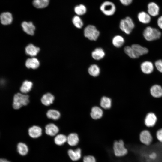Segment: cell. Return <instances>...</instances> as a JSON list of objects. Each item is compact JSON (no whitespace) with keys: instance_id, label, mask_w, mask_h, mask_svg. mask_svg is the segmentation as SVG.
<instances>
[{"instance_id":"8992f818","label":"cell","mask_w":162,"mask_h":162,"mask_svg":"<svg viewBox=\"0 0 162 162\" xmlns=\"http://www.w3.org/2000/svg\"><path fill=\"white\" fill-rule=\"evenodd\" d=\"M100 9L105 15L111 16L115 13L116 8L114 3L111 1H107L104 2L101 4Z\"/></svg>"},{"instance_id":"5bb4252c","label":"cell","mask_w":162,"mask_h":162,"mask_svg":"<svg viewBox=\"0 0 162 162\" xmlns=\"http://www.w3.org/2000/svg\"><path fill=\"white\" fill-rule=\"evenodd\" d=\"M29 136L34 138H37L40 136L42 134V130L39 127L33 126L30 128L28 130Z\"/></svg>"},{"instance_id":"3957f363","label":"cell","mask_w":162,"mask_h":162,"mask_svg":"<svg viewBox=\"0 0 162 162\" xmlns=\"http://www.w3.org/2000/svg\"><path fill=\"white\" fill-rule=\"evenodd\" d=\"M113 148L115 155L118 157H124L128 153V150L125 146L124 141L122 139L114 142Z\"/></svg>"},{"instance_id":"4316f807","label":"cell","mask_w":162,"mask_h":162,"mask_svg":"<svg viewBox=\"0 0 162 162\" xmlns=\"http://www.w3.org/2000/svg\"><path fill=\"white\" fill-rule=\"evenodd\" d=\"M124 52L131 58H137L140 57V56L136 53L131 46H125L124 48Z\"/></svg>"},{"instance_id":"52a82bcc","label":"cell","mask_w":162,"mask_h":162,"mask_svg":"<svg viewBox=\"0 0 162 162\" xmlns=\"http://www.w3.org/2000/svg\"><path fill=\"white\" fill-rule=\"evenodd\" d=\"M84 36L89 40L95 41L98 39L100 32L95 26L89 25L84 28Z\"/></svg>"},{"instance_id":"603a6c76","label":"cell","mask_w":162,"mask_h":162,"mask_svg":"<svg viewBox=\"0 0 162 162\" xmlns=\"http://www.w3.org/2000/svg\"><path fill=\"white\" fill-rule=\"evenodd\" d=\"M25 65L28 68L36 69L39 67L40 62L37 58H33L27 59Z\"/></svg>"},{"instance_id":"f546056e","label":"cell","mask_w":162,"mask_h":162,"mask_svg":"<svg viewBox=\"0 0 162 162\" xmlns=\"http://www.w3.org/2000/svg\"><path fill=\"white\" fill-rule=\"evenodd\" d=\"M33 85L32 82L30 81H24L20 88L21 92L23 93L28 92L31 89Z\"/></svg>"},{"instance_id":"f1b7e54d","label":"cell","mask_w":162,"mask_h":162,"mask_svg":"<svg viewBox=\"0 0 162 162\" xmlns=\"http://www.w3.org/2000/svg\"><path fill=\"white\" fill-rule=\"evenodd\" d=\"M100 104L101 106L104 109H110L112 105L111 100L109 97L103 96L101 99Z\"/></svg>"},{"instance_id":"e0dca14e","label":"cell","mask_w":162,"mask_h":162,"mask_svg":"<svg viewBox=\"0 0 162 162\" xmlns=\"http://www.w3.org/2000/svg\"><path fill=\"white\" fill-rule=\"evenodd\" d=\"M131 46L140 56L147 54L149 51L147 48L138 44H133Z\"/></svg>"},{"instance_id":"836d02e7","label":"cell","mask_w":162,"mask_h":162,"mask_svg":"<svg viewBox=\"0 0 162 162\" xmlns=\"http://www.w3.org/2000/svg\"><path fill=\"white\" fill-rule=\"evenodd\" d=\"M46 116L49 118L56 120L60 118V113L57 110L50 109L47 111L46 113Z\"/></svg>"},{"instance_id":"8fae6325","label":"cell","mask_w":162,"mask_h":162,"mask_svg":"<svg viewBox=\"0 0 162 162\" xmlns=\"http://www.w3.org/2000/svg\"><path fill=\"white\" fill-rule=\"evenodd\" d=\"M151 95L156 98L162 97V86L158 84H154L151 86L150 89Z\"/></svg>"},{"instance_id":"d6986e66","label":"cell","mask_w":162,"mask_h":162,"mask_svg":"<svg viewBox=\"0 0 162 162\" xmlns=\"http://www.w3.org/2000/svg\"><path fill=\"white\" fill-rule=\"evenodd\" d=\"M105 53L104 50L101 48H96L92 53V58L97 60H99L103 58L105 56Z\"/></svg>"},{"instance_id":"5b68a950","label":"cell","mask_w":162,"mask_h":162,"mask_svg":"<svg viewBox=\"0 0 162 162\" xmlns=\"http://www.w3.org/2000/svg\"><path fill=\"white\" fill-rule=\"evenodd\" d=\"M29 102L28 95L17 93L14 97L13 106L15 109H18L23 106L27 105Z\"/></svg>"},{"instance_id":"9c48e42d","label":"cell","mask_w":162,"mask_h":162,"mask_svg":"<svg viewBox=\"0 0 162 162\" xmlns=\"http://www.w3.org/2000/svg\"><path fill=\"white\" fill-rule=\"evenodd\" d=\"M140 68L142 72L146 75L151 74L153 72L154 69L152 62L148 61H145L142 63Z\"/></svg>"},{"instance_id":"6da1fadb","label":"cell","mask_w":162,"mask_h":162,"mask_svg":"<svg viewBox=\"0 0 162 162\" xmlns=\"http://www.w3.org/2000/svg\"><path fill=\"white\" fill-rule=\"evenodd\" d=\"M143 35L146 40L151 41L160 39L161 35V33L158 29L148 26L144 30Z\"/></svg>"},{"instance_id":"d590c367","label":"cell","mask_w":162,"mask_h":162,"mask_svg":"<svg viewBox=\"0 0 162 162\" xmlns=\"http://www.w3.org/2000/svg\"><path fill=\"white\" fill-rule=\"evenodd\" d=\"M154 137L159 143H162V128L156 130L154 134Z\"/></svg>"},{"instance_id":"b9f144b4","label":"cell","mask_w":162,"mask_h":162,"mask_svg":"<svg viewBox=\"0 0 162 162\" xmlns=\"http://www.w3.org/2000/svg\"><path fill=\"white\" fill-rule=\"evenodd\" d=\"M0 162H10L6 159L2 158L0 159Z\"/></svg>"},{"instance_id":"7402d4cb","label":"cell","mask_w":162,"mask_h":162,"mask_svg":"<svg viewBox=\"0 0 162 162\" xmlns=\"http://www.w3.org/2000/svg\"><path fill=\"white\" fill-rule=\"evenodd\" d=\"M39 47H37L32 44L28 45L25 48V51L27 54L31 56H36L40 51Z\"/></svg>"},{"instance_id":"cb8c5ba5","label":"cell","mask_w":162,"mask_h":162,"mask_svg":"<svg viewBox=\"0 0 162 162\" xmlns=\"http://www.w3.org/2000/svg\"><path fill=\"white\" fill-rule=\"evenodd\" d=\"M54 100V96L50 93L44 94L41 99L42 103L46 106L50 105L53 102Z\"/></svg>"},{"instance_id":"ba28073f","label":"cell","mask_w":162,"mask_h":162,"mask_svg":"<svg viewBox=\"0 0 162 162\" xmlns=\"http://www.w3.org/2000/svg\"><path fill=\"white\" fill-rule=\"evenodd\" d=\"M157 121L158 117L156 114L154 112H149L146 114L145 117L144 124L147 129L151 128L155 125Z\"/></svg>"},{"instance_id":"7c38bea8","label":"cell","mask_w":162,"mask_h":162,"mask_svg":"<svg viewBox=\"0 0 162 162\" xmlns=\"http://www.w3.org/2000/svg\"><path fill=\"white\" fill-rule=\"evenodd\" d=\"M68 153L70 159L74 161L79 160L82 156V151L80 148H77L74 150L69 149Z\"/></svg>"},{"instance_id":"277c9868","label":"cell","mask_w":162,"mask_h":162,"mask_svg":"<svg viewBox=\"0 0 162 162\" xmlns=\"http://www.w3.org/2000/svg\"><path fill=\"white\" fill-rule=\"evenodd\" d=\"M119 26L122 31L129 34L134 28L135 25L132 19L129 16H127L121 20Z\"/></svg>"},{"instance_id":"ffe728a7","label":"cell","mask_w":162,"mask_h":162,"mask_svg":"<svg viewBox=\"0 0 162 162\" xmlns=\"http://www.w3.org/2000/svg\"><path fill=\"white\" fill-rule=\"evenodd\" d=\"M67 141L70 146H76L79 141L78 135L76 133L70 134L67 137Z\"/></svg>"},{"instance_id":"7a4b0ae2","label":"cell","mask_w":162,"mask_h":162,"mask_svg":"<svg viewBox=\"0 0 162 162\" xmlns=\"http://www.w3.org/2000/svg\"><path fill=\"white\" fill-rule=\"evenodd\" d=\"M154 136L151 131L148 129L142 130L139 133L138 138L140 142L146 146H149L153 143Z\"/></svg>"},{"instance_id":"4dcf8cb0","label":"cell","mask_w":162,"mask_h":162,"mask_svg":"<svg viewBox=\"0 0 162 162\" xmlns=\"http://www.w3.org/2000/svg\"><path fill=\"white\" fill-rule=\"evenodd\" d=\"M49 0H34L33 4L38 8H43L46 7L49 4Z\"/></svg>"},{"instance_id":"2e32d148","label":"cell","mask_w":162,"mask_h":162,"mask_svg":"<svg viewBox=\"0 0 162 162\" xmlns=\"http://www.w3.org/2000/svg\"><path fill=\"white\" fill-rule=\"evenodd\" d=\"M103 114L102 110L98 106H94L92 109L90 113L91 117L94 119H98L102 117Z\"/></svg>"},{"instance_id":"74e56055","label":"cell","mask_w":162,"mask_h":162,"mask_svg":"<svg viewBox=\"0 0 162 162\" xmlns=\"http://www.w3.org/2000/svg\"><path fill=\"white\" fill-rule=\"evenodd\" d=\"M83 160V162H96V160L95 157L91 155L84 156Z\"/></svg>"},{"instance_id":"d4e9b609","label":"cell","mask_w":162,"mask_h":162,"mask_svg":"<svg viewBox=\"0 0 162 162\" xmlns=\"http://www.w3.org/2000/svg\"><path fill=\"white\" fill-rule=\"evenodd\" d=\"M125 40L124 38L120 35H116L112 38V43L113 45L117 48L121 47L124 44Z\"/></svg>"},{"instance_id":"e575fe53","label":"cell","mask_w":162,"mask_h":162,"mask_svg":"<svg viewBox=\"0 0 162 162\" xmlns=\"http://www.w3.org/2000/svg\"><path fill=\"white\" fill-rule=\"evenodd\" d=\"M72 22L74 25L78 28H81L83 25V22L80 16H74L72 19Z\"/></svg>"},{"instance_id":"ac0fdd59","label":"cell","mask_w":162,"mask_h":162,"mask_svg":"<svg viewBox=\"0 0 162 162\" xmlns=\"http://www.w3.org/2000/svg\"><path fill=\"white\" fill-rule=\"evenodd\" d=\"M58 128L54 124H49L45 127V132L48 135L55 136L58 133Z\"/></svg>"},{"instance_id":"8d00e7d4","label":"cell","mask_w":162,"mask_h":162,"mask_svg":"<svg viewBox=\"0 0 162 162\" xmlns=\"http://www.w3.org/2000/svg\"><path fill=\"white\" fill-rule=\"evenodd\" d=\"M154 66L157 70L160 73H162V59L156 60L154 63Z\"/></svg>"},{"instance_id":"1f68e13d","label":"cell","mask_w":162,"mask_h":162,"mask_svg":"<svg viewBox=\"0 0 162 162\" xmlns=\"http://www.w3.org/2000/svg\"><path fill=\"white\" fill-rule=\"evenodd\" d=\"M87 8L83 4L77 5L74 8V11L77 15L80 16L84 15L87 12Z\"/></svg>"},{"instance_id":"f35d334b","label":"cell","mask_w":162,"mask_h":162,"mask_svg":"<svg viewBox=\"0 0 162 162\" xmlns=\"http://www.w3.org/2000/svg\"><path fill=\"white\" fill-rule=\"evenodd\" d=\"M148 156L149 160L154 161L157 159L158 154L156 152L152 151L149 153Z\"/></svg>"},{"instance_id":"60d3db41","label":"cell","mask_w":162,"mask_h":162,"mask_svg":"<svg viewBox=\"0 0 162 162\" xmlns=\"http://www.w3.org/2000/svg\"><path fill=\"white\" fill-rule=\"evenodd\" d=\"M157 24L159 28L162 29V15L158 18L157 20Z\"/></svg>"},{"instance_id":"30bf717a","label":"cell","mask_w":162,"mask_h":162,"mask_svg":"<svg viewBox=\"0 0 162 162\" xmlns=\"http://www.w3.org/2000/svg\"><path fill=\"white\" fill-rule=\"evenodd\" d=\"M147 13L151 16L155 17L159 14L160 8L159 6L155 2H150L147 5Z\"/></svg>"},{"instance_id":"d6a6232c","label":"cell","mask_w":162,"mask_h":162,"mask_svg":"<svg viewBox=\"0 0 162 162\" xmlns=\"http://www.w3.org/2000/svg\"><path fill=\"white\" fill-rule=\"evenodd\" d=\"M67 140V137L64 135L60 134L56 136L54 139L55 143L57 145H63Z\"/></svg>"},{"instance_id":"484cf974","label":"cell","mask_w":162,"mask_h":162,"mask_svg":"<svg viewBox=\"0 0 162 162\" xmlns=\"http://www.w3.org/2000/svg\"><path fill=\"white\" fill-rule=\"evenodd\" d=\"M89 74L93 77H97L100 73V69L99 66L96 64L91 65L88 69Z\"/></svg>"},{"instance_id":"4fadbf2b","label":"cell","mask_w":162,"mask_h":162,"mask_svg":"<svg viewBox=\"0 0 162 162\" xmlns=\"http://www.w3.org/2000/svg\"><path fill=\"white\" fill-rule=\"evenodd\" d=\"M137 17L139 21L144 24H148L151 20V16L147 12L144 11L139 12Z\"/></svg>"},{"instance_id":"83f0119b","label":"cell","mask_w":162,"mask_h":162,"mask_svg":"<svg viewBox=\"0 0 162 162\" xmlns=\"http://www.w3.org/2000/svg\"><path fill=\"white\" fill-rule=\"evenodd\" d=\"M17 150L21 155L24 156L27 154L28 151V148L27 145L24 143H19L17 146Z\"/></svg>"},{"instance_id":"44dd1931","label":"cell","mask_w":162,"mask_h":162,"mask_svg":"<svg viewBox=\"0 0 162 162\" xmlns=\"http://www.w3.org/2000/svg\"><path fill=\"white\" fill-rule=\"evenodd\" d=\"M1 23L4 25L10 24L12 22L13 17L11 14L8 12H4L0 15Z\"/></svg>"},{"instance_id":"9a60e30c","label":"cell","mask_w":162,"mask_h":162,"mask_svg":"<svg viewBox=\"0 0 162 162\" xmlns=\"http://www.w3.org/2000/svg\"><path fill=\"white\" fill-rule=\"evenodd\" d=\"M23 31L28 34L33 35L34 34L35 27L31 22H23L22 24Z\"/></svg>"},{"instance_id":"ab89813d","label":"cell","mask_w":162,"mask_h":162,"mask_svg":"<svg viewBox=\"0 0 162 162\" xmlns=\"http://www.w3.org/2000/svg\"><path fill=\"white\" fill-rule=\"evenodd\" d=\"M119 1L123 5L128 6L131 4L133 0H119Z\"/></svg>"}]
</instances>
